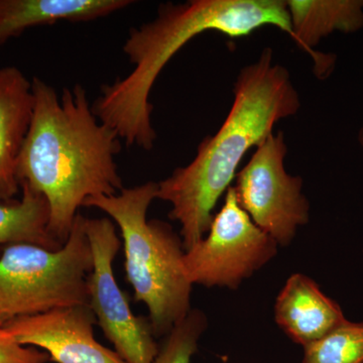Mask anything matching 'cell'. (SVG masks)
<instances>
[{
  "label": "cell",
  "mask_w": 363,
  "mask_h": 363,
  "mask_svg": "<svg viewBox=\"0 0 363 363\" xmlns=\"http://www.w3.org/2000/svg\"><path fill=\"white\" fill-rule=\"evenodd\" d=\"M33 112L16 167V177L44 196L50 207L49 231L65 245L86 200L116 195L123 189L117 171L118 133L93 113L82 85L61 96L51 85L32 81Z\"/></svg>",
  "instance_id": "obj_1"
},
{
  "label": "cell",
  "mask_w": 363,
  "mask_h": 363,
  "mask_svg": "<svg viewBox=\"0 0 363 363\" xmlns=\"http://www.w3.org/2000/svg\"><path fill=\"white\" fill-rule=\"evenodd\" d=\"M272 26L294 40L286 2L283 0H190L167 2L154 21L131 28L123 45L133 70L112 84L104 85L92 104L93 113L111 126L128 145L150 150L156 130L150 116V94L169 60L190 40L205 32L245 38Z\"/></svg>",
  "instance_id": "obj_2"
},
{
  "label": "cell",
  "mask_w": 363,
  "mask_h": 363,
  "mask_svg": "<svg viewBox=\"0 0 363 363\" xmlns=\"http://www.w3.org/2000/svg\"><path fill=\"white\" fill-rule=\"evenodd\" d=\"M233 95L221 128L202 140L193 162L157 183V199L171 203L169 217L180 222L185 252L209 231L214 208L231 187L248 150L271 135L274 124L300 111L290 72L272 61L269 48L241 69Z\"/></svg>",
  "instance_id": "obj_3"
},
{
  "label": "cell",
  "mask_w": 363,
  "mask_h": 363,
  "mask_svg": "<svg viewBox=\"0 0 363 363\" xmlns=\"http://www.w3.org/2000/svg\"><path fill=\"white\" fill-rule=\"evenodd\" d=\"M157 190L156 182H147L123 188L119 194L89 198L83 205L102 210L121 229L126 279L135 301L149 309L155 337L168 335L188 316L193 286L186 274L180 236L166 222L147 220Z\"/></svg>",
  "instance_id": "obj_4"
},
{
  "label": "cell",
  "mask_w": 363,
  "mask_h": 363,
  "mask_svg": "<svg viewBox=\"0 0 363 363\" xmlns=\"http://www.w3.org/2000/svg\"><path fill=\"white\" fill-rule=\"evenodd\" d=\"M85 222L78 213L68 240L58 250L30 243L2 248L0 326L58 308L89 305L87 279L93 257Z\"/></svg>",
  "instance_id": "obj_5"
},
{
  "label": "cell",
  "mask_w": 363,
  "mask_h": 363,
  "mask_svg": "<svg viewBox=\"0 0 363 363\" xmlns=\"http://www.w3.org/2000/svg\"><path fill=\"white\" fill-rule=\"evenodd\" d=\"M277 247V241L240 206L235 189L230 187L207 238L186 250V274L192 285L234 290L276 257Z\"/></svg>",
  "instance_id": "obj_6"
},
{
  "label": "cell",
  "mask_w": 363,
  "mask_h": 363,
  "mask_svg": "<svg viewBox=\"0 0 363 363\" xmlns=\"http://www.w3.org/2000/svg\"><path fill=\"white\" fill-rule=\"evenodd\" d=\"M288 147L283 131L267 136L236 175L240 206L278 245H289L298 227L309 221L310 205L302 193L301 177L285 169Z\"/></svg>",
  "instance_id": "obj_7"
},
{
  "label": "cell",
  "mask_w": 363,
  "mask_h": 363,
  "mask_svg": "<svg viewBox=\"0 0 363 363\" xmlns=\"http://www.w3.org/2000/svg\"><path fill=\"white\" fill-rule=\"evenodd\" d=\"M85 230L93 257L88 298L98 324L124 362L155 363L160 347L150 320L133 314L114 276L113 260L121 250L116 225L106 217L86 218Z\"/></svg>",
  "instance_id": "obj_8"
},
{
  "label": "cell",
  "mask_w": 363,
  "mask_h": 363,
  "mask_svg": "<svg viewBox=\"0 0 363 363\" xmlns=\"http://www.w3.org/2000/svg\"><path fill=\"white\" fill-rule=\"evenodd\" d=\"M96 317L89 305L58 308L4 325L23 346L42 348L58 363H125L93 334Z\"/></svg>",
  "instance_id": "obj_9"
},
{
  "label": "cell",
  "mask_w": 363,
  "mask_h": 363,
  "mask_svg": "<svg viewBox=\"0 0 363 363\" xmlns=\"http://www.w3.org/2000/svg\"><path fill=\"white\" fill-rule=\"evenodd\" d=\"M286 2L295 42L311 56L316 77H329L335 67V55L317 52L313 48L331 33H352L363 30V0Z\"/></svg>",
  "instance_id": "obj_10"
},
{
  "label": "cell",
  "mask_w": 363,
  "mask_h": 363,
  "mask_svg": "<svg viewBox=\"0 0 363 363\" xmlns=\"http://www.w3.org/2000/svg\"><path fill=\"white\" fill-rule=\"evenodd\" d=\"M274 319L289 338L303 347L347 320L338 303L302 274H294L281 289L274 304Z\"/></svg>",
  "instance_id": "obj_11"
},
{
  "label": "cell",
  "mask_w": 363,
  "mask_h": 363,
  "mask_svg": "<svg viewBox=\"0 0 363 363\" xmlns=\"http://www.w3.org/2000/svg\"><path fill=\"white\" fill-rule=\"evenodd\" d=\"M32 82L16 67L0 69V202L13 201L21 185L16 167L33 112Z\"/></svg>",
  "instance_id": "obj_12"
},
{
  "label": "cell",
  "mask_w": 363,
  "mask_h": 363,
  "mask_svg": "<svg viewBox=\"0 0 363 363\" xmlns=\"http://www.w3.org/2000/svg\"><path fill=\"white\" fill-rule=\"evenodd\" d=\"M133 4L131 0H0V45L32 26L94 21Z\"/></svg>",
  "instance_id": "obj_13"
},
{
  "label": "cell",
  "mask_w": 363,
  "mask_h": 363,
  "mask_svg": "<svg viewBox=\"0 0 363 363\" xmlns=\"http://www.w3.org/2000/svg\"><path fill=\"white\" fill-rule=\"evenodd\" d=\"M21 200L0 202V247L14 243H30L50 250L63 245L50 233V207L44 196L21 184Z\"/></svg>",
  "instance_id": "obj_14"
},
{
  "label": "cell",
  "mask_w": 363,
  "mask_h": 363,
  "mask_svg": "<svg viewBox=\"0 0 363 363\" xmlns=\"http://www.w3.org/2000/svg\"><path fill=\"white\" fill-rule=\"evenodd\" d=\"M304 350L302 363H363V323L346 320Z\"/></svg>",
  "instance_id": "obj_15"
},
{
  "label": "cell",
  "mask_w": 363,
  "mask_h": 363,
  "mask_svg": "<svg viewBox=\"0 0 363 363\" xmlns=\"http://www.w3.org/2000/svg\"><path fill=\"white\" fill-rule=\"evenodd\" d=\"M206 327L205 315L199 310H191L167 335L155 363H190Z\"/></svg>",
  "instance_id": "obj_16"
},
{
  "label": "cell",
  "mask_w": 363,
  "mask_h": 363,
  "mask_svg": "<svg viewBox=\"0 0 363 363\" xmlns=\"http://www.w3.org/2000/svg\"><path fill=\"white\" fill-rule=\"evenodd\" d=\"M50 359L47 352L21 345L0 326V363H47Z\"/></svg>",
  "instance_id": "obj_17"
},
{
  "label": "cell",
  "mask_w": 363,
  "mask_h": 363,
  "mask_svg": "<svg viewBox=\"0 0 363 363\" xmlns=\"http://www.w3.org/2000/svg\"><path fill=\"white\" fill-rule=\"evenodd\" d=\"M358 142H359L360 145L363 147V126L362 130H359V133H358Z\"/></svg>",
  "instance_id": "obj_18"
}]
</instances>
